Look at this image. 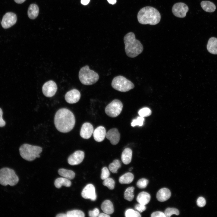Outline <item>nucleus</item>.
Returning a JSON list of instances; mask_svg holds the SVG:
<instances>
[{
    "instance_id": "1",
    "label": "nucleus",
    "mask_w": 217,
    "mask_h": 217,
    "mask_svg": "<svg viewBox=\"0 0 217 217\" xmlns=\"http://www.w3.org/2000/svg\"><path fill=\"white\" fill-rule=\"evenodd\" d=\"M54 122L57 130L62 133L71 131L74 126L75 119L73 113L66 108H61L56 113Z\"/></svg>"
},
{
    "instance_id": "2",
    "label": "nucleus",
    "mask_w": 217,
    "mask_h": 217,
    "mask_svg": "<svg viewBox=\"0 0 217 217\" xmlns=\"http://www.w3.org/2000/svg\"><path fill=\"white\" fill-rule=\"evenodd\" d=\"M137 20L141 24L155 25L160 21L161 16L158 11L151 6H146L139 11L137 15Z\"/></svg>"
},
{
    "instance_id": "3",
    "label": "nucleus",
    "mask_w": 217,
    "mask_h": 217,
    "mask_svg": "<svg viewBox=\"0 0 217 217\" xmlns=\"http://www.w3.org/2000/svg\"><path fill=\"white\" fill-rule=\"evenodd\" d=\"M124 41L125 52L128 57H135L143 52V45L139 40L136 39L133 33L131 32L127 34L124 37Z\"/></svg>"
},
{
    "instance_id": "4",
    "label": "nucleus",
    "mask_w": 217,
    "mask_h": 217,
    "mask_svg": "<svg viewBox=\"0 0 217 217\" xmlns=\"http://www.w3.org/2000/svg\"><path fill=\"white\" fill-rule=\"evenodd\" d=\"M19 152L21 157L25 160L31 161L36 158H39V155L42 151L41 147L33 146L28 144H24L19 148Z\"/></svg>"
},
{
    "instance_id": "5",
    "label": "nucleus",
    "mask_w": 217,
    "mask_h": 217,
    "mask_svg": "<svg viewBox=\"0 0 217 217\" xmlns=\"http://www.w3.org/2000/svg\"><path fill=\"white\" fill-rule=\"evenodd\" d=\"M79 78L82 84L90 85L96 83L99 78V76L97 73L90 70L89 66L86 65L80 69Z\"/></svg>"
},
{
    "instance_id": "6",
    "label": "nucleus",
    "mask_w": 217,
    "mask_h": 217,
    "mask_svg": "<svg viewBox=\"0 0 217 217\" xmlns=\"http://www.w3.org/2000/svg\"><path fill=\"white\" fill-rule=\"evenodd\" d=\"M19 178L12 169L5 167L0 170V184L6 186H14L19 181Z\"/></svg>"
},
{
    "instance_id": "7",
    "label": "nucleus",
    "mask_w": 217,
    "mask_h": 217,
    "mask_svg": "<svg viewBox=\"0 0 217 217\" xmlns=\"http://www.w3.org/2000/svg\"><path fill=\"white\" fill-rule=\"evenodd\" d=\"M111 85L115 90L124 92L128 91L134 87L133 83L121 75L116 76L113 79Z\"/></svg>"
},
{
    "instance_id": "8",
    "label": "nucleus",
    "mask_w": 217,
    "mask_h": 217,
    "mask_svg": "<svg viewBox=\"0 0 217 217\" xmlns=\"http://www.w3.org/2000/svg\"><path fill=\"white\" fill-rule=\"evenodd\" d=\"M123 106L122 103L120 100L115 99L106 107L105 112L108 116L112 118L115 117L120 114Z\"/></svg>"
},
{
    "instance_id": "9",
    "label": "nucleus",
    "mask_w": 217,
    "mask_h": 217,
    "mask_svg": "<svg viewBox=\"0 0 217 217\" xmlns=\"http://www.w3.org/2000/svg\"><path fill=\"white\" fill-rule=\"evenodd\" d=\"M188 10V6L183 2H178L175 4L173 5L172 9L173 14L179 18L185 17Z\"/></svg>"
},
{
    "instance_id": "10",
    "label": "nucleus",
    "mask_w": 217,
    "mask_h": 217,
    "mask_svg": "<svg viewBox=\"0 0 217 217\" xmlns=\"http://www.w3.org/2000/svg\"><path fill=\"white\" fill-rule=\"evenodd\" d=\"M57 90V86L55 83L52 80L45 83L43 85L42 92L44 95L48 97L53 96Z\"/></svg>"
},
{
    "instance_id": "11",
    "label": "nucleus",
    "mask_w": 217,
    "mask_h": 217,
    "mask_svg": "<svg viewBox=\"0 0 217 217\" xmlns=\"http://www.w3.org/2000/svg\"><path fill=\"white\" fill-rule=\"evenodd\" d=\"M17 17L14 13H6L3 16L1 22V25L4 29L9 28L14 25L16 22Z\"/></svg>"
},
{
    "instance_id": "12",
    "label": "nucleus",
    "mask_w": 217,
    "mask_h": 217,
    "mask_svg": "<svg viewBox=\"0 0 217 217\" xmlns=\"http://www.w3.org/2000/svg\"><path fill=\"white\" fill-rule=\"evenodd\" d=\"M81 196L85 199H90L92 201L95 200L97 196L94 186L91 184L87 185L83 189Z\"/></svg>"
},
{
    "instance_id": "13",
    "label": "nucleus",
    "mask_w": 217,
    "mask_h": 217,
    "mask_svg": "<svg viewBox=\"0 0 217 217\" xmlns=\"http://www.w3.org/2000/svg\"><path fill=\"white\" fill-rule=\"evenodd\" d=\"M84 157V152L82 151L77 150L69 157L68 162L71 165H78L82 162Z\"/></svg>"
},
{
    "instance_id": "14",
    "label": "nucleus",
    "mask_w": 217,
    "mask_h": 217,
    "mask_svg": "<svg viewBox=\"0 0 217 217\" xmlns=\"http://www.w3.org/2000/svg\"><path fill=\"white\" fill-rule=\"evenodd\" d=\"M80 96V93L78 90L74 89L68 91L66 93L65 99L68 103L74 104L79 101Z\"/></svg>"
},
{
    "instance_id": "15",
    "label": "nucleus",
    "mask_w": 217,
    "mask_h": 217,
    "mask_svg": "<svg viewBox=\"0 0 217 217\" xmlns=\"http://www.w3.org/2000/svg\"><path fill=\"white\" fill-rule=\"evenodd\" d=\"M106 137L109 140L111 143L113 145L117 144L119 142L120 135L116 128H113L109 130L106 133Z\"/></svg>"
},
{
    "instance_id": "16",
    "label": "nucleus",
    "mask_w": 217,
    "mask_h": 217,
    "mask_svg": "<svg viewBox=\"0 0 217 217\" xmlns=\"http://www.w3.org/2000/svg\"><path fill=\"white\" fill-rule=\"evenodd\" d=\"M94 131L93 125L90 123H84L82 126L80 134L81 137L85 139H88L91 136Z\"/></svg>"
},
{
    "instance_id": "17",
    "label": "nucleus",
    "mask_w": 217,
    "mask_h": 217,
    "mask_svg": "<svg viewBox=\"0 0 217 217\" xmlns=\"http://www.w3.org/2000/svg\"><path fill=\"white\" fill-rule=\"evenodd\" d=\"M106 133L105 129L103 127L99 126L93 131L94 138L97 142H102L105 137Z\"/></svg>"
},
{
    "instance_id": "18",
    "label": "nucleus",
    "mask_w": 217,
    "mask_h": 217,
    "mask_svg": "<svg viewBox=\"0 0 217 217\" xmlns=\"http://www.w3.org/2000/svg\"><path fill=\"white\" fill-rule=\"evenodd\" d=\"M170 190L166 188H163L160 189L156 194V198L160 202H164L168 200L171 196Z\"/></svg>"
},
{
    "instance_id": "19",
    "label": "nucleus",
    "mask_w": 217,
    "mask_h": 217,
    "mask_svg": "<svg viewBox=\"0 0 217 217\" xmlns=\"http://www.w3.org/2000/svg\"><path fill=\"white\" fill-rule=\"evenodd\" d=\"M207 48L210 53L213 54H217V38L212 37L209 39Z\"/></svg>"
},
{
    "instance_id": "20",
    "label": "nucleus",
    "mask_w": 217,
    "mask_h": 217,
    "mask_svg": "<svg viewBox=\"0 0 217 217\" xmlns=\"http://www.w3.org/2000/svg\"><path fill=\"white\" fill-rule=\"evenodd\" d=\"M132 151L128 148H125L123 151L121 156V160L125 165L130 163L131 160Z\"/></svg>"
},
{
    "instance_id": "21",
    "label": "nucleus",
    "mask_w": 217,
    "mask_h": 217,
    "mask_svg": "<svg viewBox=\"0 0 217 217\" xmlns=\"http://www.w3.org/2000/svg\"><path fill=\"white\" fill-rule=\"evenodd\" d=\"M150 198V195L148 193L142 191L138 195L137 201L139 203L145 205L149 202Z\"/></svg>"
},
{
    "instance_id": "22",
    "label": "nucleus",
    "mask_w": 217,
    "mask_h": 217,
    "mask_svg": "<svg viewBox=\"0 0 217 217\" xmlns=\"http://www.w3.org/2000/svg\"><path fill=\"white\" fill-rule=\"evenodd\" d=\"M101 209L104 213L108 215L112 214L114 212L113 204L108 200H105L102 203Z\"/></svg>"
},
{
    "instance_id": "23",
    "label": "nucleus",
    "mask_w": 217,
    "mask_h": 217,
    "mask_svg": "<svg viewBox=\"0 0 217 217\" xmlns=\"http://www.w3.org/2000/svg\"><path fill=\"white\" fill-rule=\"evenodd\" d=\"M39 8L38 6L35 4H31L29 7L27 14L29 17L31 19H35L38 16Z\"/></svg>"
},
{
    "instance_id": "24",
    "label": "nucleus",
    "mask_w": 217,
    "mask_h": 217,
    "mask_svg": "<svg viewBox=\"0 0 217 217\" xmlns=\"http://www.w3.org/2000/svg\"><path fill=\"white\" fill-rule=\"evenodd\" d=\"M200 5L203 9L208 12H214L216 8L215 5L213 2L208 1H202Z\"/></svg>"
},
{
    "instance_id": "25",
    "label": "nucleus",
    "mask_w": 217,
    "mask_h": 217,
    "mask_svg": "<svg viewBox=\"0 0 217 217\" xmlns=\"http://www.w3.org/2000/svg\"><path fill=\"white\" fill-rule=\"evenodd\" d=\"M71 183L70 180L65 178H59L56 179L54 182L55 186L57 188H59L62 186L70 187Z\"/></svg>"
},
{
    "instance_id": "26",
    "label": "nucleus",
    "mask_w": 217,
    "mask_h": 217,
    "mask_svg": "<svg viewBox=\"0 0 217 217\" xmlns=\"http://www.w3.org/2000/svg\"><path fill=\"white\" fill-rule=\"evenodd\" d=\"M134 178V175L132 173L127 172L119 178V181L121 184H129L133 181Z\"/></svg>"
},
{
    "instance_id": "27",
    "label": "nucleus",
    "mask_w": 217,
    "mask_h": 217,
    "mask_svg": "<svg viewBox=\"0 0 217 217\" xmlns=\"http://www.w3.org/2000/svg\"><path fill=\"white\" fill-rule=\"evenodd\" d=\"M59 174L63 177L69 180L73 179L75 177V173L72 171L64 168H61L58 170Z\"/></svg>"
},
{
    "instance_id": "28",
    "label": "nucleus",
    "mask_w": 217,
    "mask_h": 217,
    "mask_svg": "<svg viewBox=\"0 0 217 217\" xmlns=\"http://www.w3.org/2000/svg\"><path fill=\"white\" fill-rule=\"evenodd\" d=\"M134 188L133 187H128L124 192V198L129 201L133 200L134 197Z\"/></svg>"
},
{
    "instance_id": "29",
    "label": "nucleus",
    "mask_w": 217,
    "mask_h": 217,
    "mask_svg": "<svg viewBox=\"0 0 217 217\" xmlns=\"http://www.w3.org/2000/svg\"><path fill=\"white\" fill-rule=\"evenodd\" d=\"M121 167L120 161L118 159L114 160L113 162L110 163L109 165L110 170L113 173L118 172V170Z\"/></svg>"
},
{
    "instance_id": "30",
    "label": "nucleus",
    "mask_w": 217,
    "mask_h": 217,
    "mask_svg": "<svg viewBox=\"0 0 217 217\" xmlns=\"http://www.w3.org/2000/svg\"><path fill=\"white\" fill-rule=\"evenodd\" d=\"M66 214L67 217H84L85 216L84 212L79 210L68 211Z\"/></svg>"
},
{
    "instance_id": "31",
    "label": "nucleus",
    "mask_w": 217,
    "mask_h": 217,
    "mask_svg": "<svg viewBox=\"0 0 217 217\" xmlns=\"http://www.w3.org/2000/svg\"><path fill=\"white\" fill-rule=\"evenodd\" d=\"M164 213L166 217H170L172 215L175 214L178 215L179 214V210L174 208H168L165 211Z\"/></svg>"
},
{
    "instance_id": "32",
    "label": "nucleus",
    "mask_w": 217,
    "mask_h": 217,
    "mask_svg": "<svg viewBox=\"0 0 217 217\" xmlns=\"http://www.w3.org/2000/svg\"><path fill=\"white\" fill-rule=\"evenodd\" d=\"M103 185L107 187L110 190L114 189L115 185V182L112 178H108L104 180L103 182Z\"/></svg>"
},
{
    "instance_id": "33",
    "label": "nucleus",
    "mask_w": 217,
    "mask_h": 217,
    "mask_svg": "<svg viewBox=\"0 0 217 217\" xmlns=\"http://www.w3.org/2000/svg\"><path fill=\"white\" fill-rule=\"evenodd\" d=\"M125 216L126 217H140L141 215L137 211L132 209H128L125 212Z\"/></svg>"
},
{
    "instance_id": "34",
    "label": "nucleus",
    "mask_w": 217,
    "mask_h": 217,
    "mask_svg": "<svg viewBox=\"0 0 217 217\" xmlns=\"http://www.w3.org/2000/svg\"><path fill=\"white\" fill-rule=\"evenodd\" d=\"M151 111L149 108L144 107L139 111L138 114L140 116L144 118L149 116L151 114Z\"/></svg>"
},
{
    "instance_id": "35",
    "label": "nucleus",
    "mask_w": 217,
    "mask_h": 217,
    "mask_svg": "<svg viewBox=\"0 0 217 217\" xmlns=\"http://www.w3.org/2000/svg\"><path fill=\"white\" fill-rule=\"evenodd\" d=\"M148 183V180L146 178H142L138 181L137 183V186L140 188H144L146 187Z\"/></svg>"
},
{
    "instance_id": "36",
    "label": "nucleus",
    "mask_w": 217,
    "mask_h": 217,
    "mask_svg": "<svg viewBox=\"0 0 217 217\" xmlns=\"http://www.w3.org/2000/svg\"><path fill=\"white\" fill-rule=\"evenodd\" d=\"M144 119L143 117L141 116L138 117L136 119L132 120L131 123V126L132 127H134L137 125L141 126L143 125Z\"/></svg>"
},
{
    "instance_id": "37",
    "label": "nucleus",
    "mask_w": 217,
    "mask_h": 217,
    "mask_svg": "<svg viewBox=\"0 0 217 217\" xmlns=\"http://www.w3.org/2000/svg\"><path fill=\"white\" fill-rule=\"evenodd\" d=\"M110 175V173L108 168L105 167L102 169V173L101 178L102 180H104L108 178Z\"/></svg>"
},
{
    "instance_id": "38",
    "label": "nucleus",
    "mask_w": 217,
    "mask_h": 217,
    "mask_svg": "<svg viewBox=\"0 0 217 217\" xmlns=\"http://www.w3.org/2000/svg\"><path fill=\"white\" fill-rule=\"evenodd\" d=\"M99 211L97 208H95L93 211L90 210L88 212L89 215L90 217H98Z\"/></svg>"
},
{
    "instance_id": "39",
    "label": "nucleus",
    "mask_w": 217,
    "mask_h": 217,
    "mask_svg": "<svg viewBox=\"0 0 217 217\" xmlns=\"http://www.w3.org/2000/svg\"><path fill=\"white\" fill-rule=\"evenodd\" d=\"M197 203L198 206L200 207H203L205 205L206 201L203 197H200L197 199Z\"/></svg>"
},
{
    "instance_id": "40",
    "label": "nucleus",
    "mask_w": 217,
    "mask_h": 217,
    "mask_svg": "<svg viewBox=\"0 0 217 217\" xmlns=\"http://www.w3.org/2000/svg\"><path fill=\"white\" fill-rule=\"evenodd\" d=\"M135 209L138 212H142L146 209V207L145 205L139 203L136 205L135 206Z\"/></svg>"
},
{
    "instance_id": "41",
    "label": "nucleus",
    "mask_w": 217,
    "mask_h": 217,
    "mask_svg": "<svg viewBox=\"0 0 217 217\" xmlns=\"http://www.w3.org/2000/svg\"><path fill=\"white\" fill-rule=\"evenodd\" d=\"M151 217H166L164 213L161 211H156L151 214Z\"/></svg>"
},
{
    "instance_id": "42",
    "label": "nucleus",
    "mask_w": 217,
    "mask_h": 217,
    "mask_svg": "<svg viewBox=\"0 0 217 217\" xmlns=\"http://www.w3.org/2000/svg\"><path fill=\"white\" fill-rule=\"evenodd\" d=\"M3 112L0 108V127H3L5 125V122L2 118Z\"/></svg>"
},
{
    "instance_id": "43",
    "label": "nucleus",
    "mask_w": 217,
    "mask_h": 217,
    "mask_svg": "<svg viewBox=\"0 0 217 217\" xmlns=\"http://www.w3.org/2000/svg\"><path fill=\"white\" fill-rule=\"evenodd\" d=\"M98 217H110V216L108 214H107L105 213H101L99 214L98 216Z\"/></svg>"
},
{
    "instance_id": "44",
    "label": "nucleus",
    "mask_w": 217,
    "mask_h": 217,
    "mask_svg": "<svg viewBox=\"0 0 217 217\" xmlns=\"http://www.w3.org/2000/svg\"><path fill=\"white\" fill-rule=\"evenodd\" d=\"M90 0H81V3L84 5H87L89 2Z\"/></svg>"
},
{
    "instance_id": "45",
    "label": "nucleus",
    "mask_w": 217,
    "mask_h": 217,
    "mask_svg": "<svg viewBox=\"0 0 217 217\" xmlns=\"http://www.w3.org/2000/svg\"><path fill=\"white\" fill-rule=\"evenodd\" d=\"M56 216L57 217H67L66 214L65 213L58 214Z\"/></svg>"
},
{
    "instance_id": "46",
    "label": "nucleus",
    "mask_w": 217,
    "mask_h": 217,
    "mask_svg": "<svg viewBox=\"0 0 217 217\" xmlns=\"http://www.w3.org/2000/svg\"><path fill=\"white\" fill-rule=\"evenodd\" d=\"M108 2L111 4L114 5L116 2V0H107Z\"/></svg>"
},
{
    "instance_id": "47",
    "label": "nucleus",
    "mask_w": 217,
    "mask_h": 217,
    "mask_svg": "<svg viewBox=\"0 0 217 217\" xmlns=\"http://www.w3.org/2000/svg\"><path fill=\"white\" fill-rule=\"evenodd\" d=\"M14 1L17 4H21L24 2L26 0H14Z\"/></svg>"
},
{
    "instance_id": "48",
    "label": "nucleus",
    "mask_w": 217,
    "mask_h": 217,
    "mask_svg": "<svg viewBox=\"0 0 217 217\" xmlns=\"http://www.w3.org/2000/svg\"><path fill=\"white\" fill-rule=\"evenodd\" d=\"M133 169V168L131 167V168H129V171H131V170H132Z\"/></svg>"
}]
</instances>
